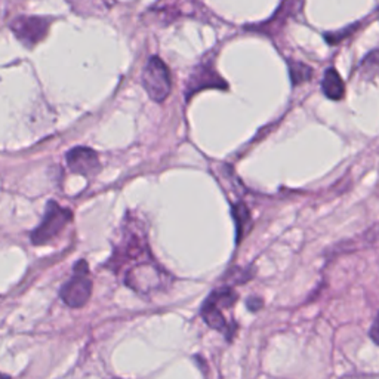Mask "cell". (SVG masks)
Returning a JSON list of instances; mask_svg holds the SVG:
<instances>
[{
  "mask_svg": "<svg viewBox=\"0 0 379 379\" xmlns=\"http://www.w3.org/2000/svg\"><path fill=\"white\" fill-rule=\"evenodd\" d=\"M144 224L135 221L134 218L129 216V221L123 224L120 240L116 244L114 255L110 259V267H114L116 271H119L128 262H141L153 259L149 243H147V235H145Z\"/></svg>",
  "mask_w": 379,
  "mask_h": 379,
  "instance_id": "1",
  "label": "cell"
},
{
  "mask_svg": "<svg viewBox=\"0 0 379 379\" xmlns=\"http://www.w3.org/2000/svg\"><path fill=\"white\" fill-rule=\"evenodd\" d=\"M166 271L160 268L154 259L137 262L125 275V283L138 294H153L166 285Z\"/></svg>",
  "mask_w": 379,
  "mask_h": 379,
  "instance_id": "2",
  "label": "cell"
},
{
  "mask_svg": "<svg viewBox=\"0 0 379 379\" xmlns=\"http://www.w3.org/2000/svg\"><path fill=\"white\" fill-rule=\"evenodd\" d=\"M92 279L89 274V267L86 261L80 259L75 266V274L61 287V299L71 309H80L89 301L92 295Z\"/></svg>",
  "mask_w": 379,
  "mask_h": 379,
  "instance_id": "3",
  "label": "cell"
},
{
  "mask_svg": "<svg viewBox=\"0 0 379 379\" xmlns=\"http://www.w3.org/2000/svg\"><path fill=\"white\" fill-rule=\"evenodd\" d=\"M73 220L71 211L58 205L56 201L51 200L46 206L45 216L40 225L32 232L33 244H46L52 242L55 237L60 236V232L70 224Z\"/></svg>",
  "mask_w": 379,
  "mask_h": 379,
  "instance_id": "4",
  "label": "cell"
},
{
  "mask_svg": "<svg viewBox=\"0 0 379 379\" xmlns=\"http://www.w3.org/2000/svg\"><path fill=\"white\" fill-rule=\"evenodd\" d=\"M142 86L156 103H163L170 94V71L159 56H151L142 71Z\"/></svg>",
  "mask_w": 379,
  "mask_h": 379,
  "instance_id": "5",
  "label": "cell"
},
{
  "mask_svg": "<svg viewBox=\"0 0 379 379\" xmlns=\"http://www.w3.org/2000/svg\"><path fill=\"white\" fill-rule=\"evenodd\" d=\"M51 20L42 17H18L11 24V30L25 46L33 48L46 37Z\"/></svg>",
  "mask_w": 379,
  "mask_h": 379,
  "instance_id": "6",
  "label": "cell"
},
{
  "mask_svg": "<svg viewBox=\"0 0 379 379\" xmlns=\"http://www.w3.org/2000/svg\"><path fill=\"white\" fill-rule=\"evenodd\" d=\"M227 89V82L218 75L211 63L199 64L190 76L185 87V98L190 99L194 94L209 89Z\"/></svg>",
  "mask_w": 379,
  "mask_h": 379,
  "instance_id": "7",
  "label": "cell"
},
{
  "mask_svg": "<svg viewBox=\"0 0 379 379\" xmlns=\"http://www.w3.org/2000/svg\"><path fill=\"white\" fill-rule=\"evenodd\" d=\"M67 165L73 173L91 178L101 169L97 151L89 147H75L67 153Z\"/></svg>",
  "mask_w": 379,
  "mask_h": 379,
  "instance_id": "8",
  "label": "cell"
},
{
  "mask_svg": "<svg viewBox=\"0 0 379 379\" xmlns=\"http://www.w3.org/2000/svg\"><path fill=\"white\" fill-rule=\"evenodd\" d=\"M203 5L199 0H160L156 6L157 12H162L163 15L175 18L180 15L194 17L203 12Z\"/></svg>",
  "mask_w": 379,
  "mask_h": 379,
  "instance_id": "9",
  "label": "cell"
},
{
  "mask_svg": "<svg viewBox=\"0 0 379 379\" xmlns=\"http://www.w3.org/2000/svg\"><path fill=\"white\" fill-rule=\"evenodd\" d=\"M201 317L205 318V322L215 330L221 332L224 335H230L235 332L236 325L230 323L227 317L224 316V309H221L220 305H216L215 302H212L211 299H206L205 304L201 305Z\"/></svg>",
  "mask_w": 379,
  "mask_h": 379,
  "instance_id": "10",
  "label": "cell"
},
{
  "mask_svg": "<svg viewBox=\"0 0 379 379\" xmlns=\"http://www.w3.org/2000/svg\"><path fill=\"white\" fill-rule=\"evenodd\" d=\"M322 91L326 95V98L333 99V101H340L344 98L345 85L340 76V73L337 71V68L329 67L325 71V76L322 80Z\"/></svg>",
  "mask_w": 379,
  "mask_h": 379,
  "instance_id": "11",
  "label": "cell"
},
{
  "mask_svg": "<svg viewBox=\"0 0 379 379\" xmlns=\"http://www.w3.org/2000/svg\"><path fill=\"white\" fill-rule=\"evenodd\" d=\"M67 2L82 13H94V12H106L111 8L114 0H67Z\"/></svg>",
  "mask_w": 379,
  "mask_h": 379,
  "instance_id": "12",
  "label": "cell"
},
{
  "mask_svg": "<svg viewBox=\"0 0 379 379\" xmlns=\"http://www.w3.org/2000/svg\"><path fill=\"white\" fill-rule=\"evenodd\" d=\"M289 71L294 85H302L313 77V68L302 63H289Z\"/></svg>",
  "mask_w": 379,
  "mask_h": 379,
  "instance_id": "13",
  "label": "cell"
},
{
  "mask_svg": "<svg viewBox=\"0 0 379 379\" xmlns=\"http://www.w3.org/2000/svg\"><path fill=\"white\" fill-rule=\"evenodd\" d=\"M232 216H235L236 220V227H237V237L239 240L243 237V227L249 225L251 223V216H249V211L243 205V203H239V205L232 209Z\"/></svg>",
  "mask_w": 379,
  "mask_h": 379,
  "instance_id": "14",
  "label": "cell"
},
{
  "mask_svg": "<svg viewBox=\"0 0 379 379\" xmlns=\"http://www.w3.org/2000/svg\"><path fill=\"white\" fill-rule=\"evenodd\" d=\"M246 305H247V310H251V311H256V310H259V309L262 307V301H261L259 298L252 297L251 299H247Z\"/></svg>",
  "mask_w": 379,
  "mask_h": 379,
  "instance_id": "15",
  "label": "cell"
},
{
  "mask_svg": "<svg viewBox=\"0 0 379 379\" xmlns=\"http://www.w3.org/2000/svg\"><path fill=\"white\" fill-rule=\"evenodd\" d=\"M376 326H378V318H375V320H373L372 328H371V337H372V340H373V342H375V344H378V342H379V341H378V330H376Z\"/></svg>",
  "mask_w": 379,
  "mask_h": 379,
  "instance_id": "16",
  "label": "cell"
}]
</instances>
